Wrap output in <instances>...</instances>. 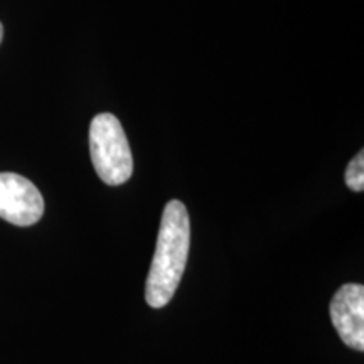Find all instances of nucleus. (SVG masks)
Instances as JSON below:
<instances>
[{
  "label": "nucleus",
  "instance_id": "1",
  "mask_svg": "<svg viewBox=\"0 0 364 364\" xmlns=\"http://www.w3.org/2000/svg\"><path fill=\"white\" fill-rule=\"evenodd\" d=\"M189 247V213L184 204L174 199L164 208L156 253L145 285V300L150 307H166L174 297L188 262Z\"/></svg>",
  "mask_w": 364,
  "mask_h": 364
},
{
  "label": "nucleus",
  "instance_id": "2",
  "mask_svg": "<svg viewBox=\"0 0 364 364\" xmlns=\"http://www.w3.org/2000/svg\"><path fill=\"white\" fill-rule=\"evenodd\" d=\"M90 152L95 171L108 186H120L132 177L134 159L120 120L112 113H100L90 127Z\"/></svg>",
  "mask_w": 364,
  "mask_h": 364
},
{
  "label": "nucleus",
  "instance_id": "3",
  "mask_svg": "<svg viewBox=\"0 0 364 364\" xmlns=\"http://www.w3.org/2000/svg\"><path fill=\"white\" fill-rule=\"evenodd\" d=\"M44 215V199L26 177L0 172V218L16 226H33Z\"/></svg>",
  "mask_w": 364,
  "mask_h": 364
},
{
  "label": "nucleus",
  "instance_id": "4",
  "mask_svg": "<svg viewBox=\"0 0 364 364\" xmlns=\"http://www.w3.org/2000/svg\"><path fill=\"white\" fill-rule=\"evenodd\" d=\"M329 312L341 341L354 351H364V287H341L332 299Z\"/></svg>",
  "mask_w": 364,
  "mask_h": 364
},
{
  "label": "nucleus",
  "instance_id": "5",
  "mask_svg": "<svg viewBox=\"0 0 364 364\" xmlns=\"http://www.w3.org/2000/svg\"><path fill=\"white\" fill-rule=\"evenodd\" d=\"M346 184L354 193H361L364 189V152L358 154L356 157L349 162L346 169Z\"/></svg>",
  "mask_w": 364,
  "mask_h": 364
},
{
  "label": "nucleus",
  "instance_id": "6",
  "mask_svg": "<svg viewBox=\"0 0 364 364\" xmlns=\"http://www.w3.org/2000/svg\"><path fill=\"white\" fill-rule=\"evenodd\" d=\"M2 39H4V26L2 22H0V43H2Z\"/></svg>",
  "mask_w": 364,
  "mask_h": 364
}]
</instances>
